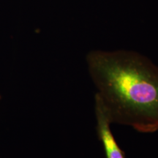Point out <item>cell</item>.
I'll return each instance as SVG.
<instances>
[{"mask_svg": "<svg viewBox=\"0 0 158 158\" xmlns=\"http://www.w3.org/2000/svg\"><path fill=\"white\" fill-rule=\"evenodd\" d=\"M94 113L97 120V133L102 143L106 158H125V154L118 145L115 138L110 130V124L105 114L102 105L96 96H94Z\"/></svg>", "mask_w": 158, "mask_h": 158, "instance_id": "2", "label": "cell"}, {"mask_svg": "<svg viewBox=\"0 0 158 158\" xmlns=\"http://www.w3.org/2000/svg\"><path fill=\"white\" fill-rule=\"evenodd\" d=\"M0 100H1V95H0Z\"/></svg>", "mask_w": 158, "mask_h": 158, "instance_id": "3", "label": "cell"}, {"mask_svg": "<svg viewBox=\"0 0 158 158\" xmlns=\"http://www.w3.org/2000/svg\"><path fill=\"white\" fill-rule=\"evenodd\" d=\"M88 70L110 123L141 133L158 130V67L137 52L92 51Z\"/></svg>", "mask_w": 158, "mask_h": 158, "instance_id": "1", "label": "cell"}]
</instances>
